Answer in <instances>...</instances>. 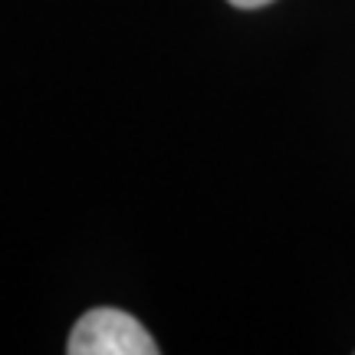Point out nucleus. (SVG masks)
Returning a JSON list of instances; mask_svg holds the SVG:
<instances>
[{
    "label": "nucleus",
    "mask_w": 355,
    "mask_h": 355,
    "mask_svg": "<svg viewBox=\"0 0 355 355\" xmlns=\"http://www.w3.org/2000/svg\"><path fill=\"white\" fill-rule=\"evenodd\" d=\"M69 355H155L158 345L135 316L122 309H89L66 343Z\"/></svg>",
    "instance_id": "1"
},
{
    "label": "nucleus",
    "mask_w": 355,
    "mask_h": 355,
    "mask_svg": "<svg viewBox=\"0 0 355 355\" xmlns=\"http://www.w3.org/2000/svg\"><path fill=\"white\" fill-rule=\"evenodd\" d=\"M234 7H243V10H254V7H263V3H270V0H230Z\"/></svg>",
    "instance_id": "2"
}]
</instances>
